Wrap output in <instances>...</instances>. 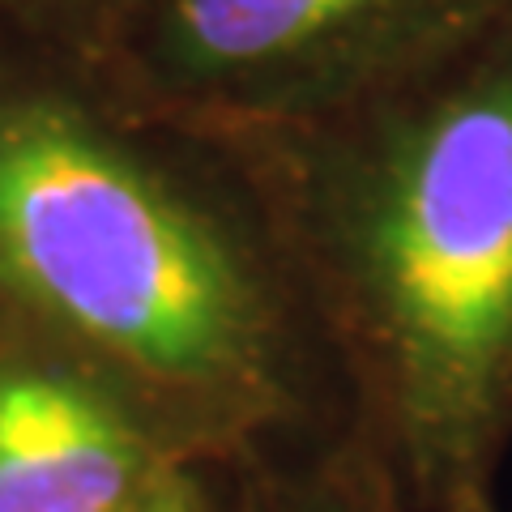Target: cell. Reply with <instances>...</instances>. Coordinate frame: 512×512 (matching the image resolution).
<instances>
[{
    "instance_id": "1",
    "label": "cell",
    "mask_w": 512,
    "mask_h": 512,
    "mask_svg": "<svg viewBox=\"0 0 512 512\" xmlns=\"http://www.w3.org/2000/svg\"><path fill=\"white\" fill-rule=\"evenodd\" d=\"M299 128V244L359 448L495 512L512 444V0Z\"/></svg>"
},
{
    "instance_id": "2",
    "label": "cell",
    "mask_w": 512,
    "mask_h": 512,
    "mask_svg": "<svg viewBox=\"0 0 512 512\" xmlns=\"http://www.w3.org/2000/svg\"><path fill=\"white\" fill-rule=\"evenodd\" d=\"M0 261L201 427L299 402L295 303L244 218L77 124L0 128Z\"/></svg>"
},
{
    "instance_id": "3",
    "label": "cell",
    "mask_w": 512,
    "mask_h": 512,
    "mask_svg": "<svg viewBox=\"0 0 512 512\" xmlns=\"http://www.w3.org/2000/svg\"><path fill=\"white\" fill-rule=\"evenodd\" d=\"M508 0H154L150 56L184 107L291 124L350 99Z\"/></svg>"
},
{
    "instance_id": "4",
    "label": "cell",
    "mask_w": 512,
    "mask_h": 512,
    "mask_svg": "<svg viewBox=\"0 0 512 512\" xmlns=\"http://www.w3.org/2000/svg\"><path fill=\"white\" fill-rule=\"evenodd\" d=\"M171 461L107 397L39 372H0V512H124Z\"/></svg>"
},
{
    "instance_id": "5",
    "label": "cell",
    "mask_w": 512,
    "mask_h": 512,
    "mask_svg": "<svg viewBox=\"0 0 512 512\" xmlns=\"http://www.w3.org/2000/svg\"><path fill=\"white\" fill-rule=\"evenodd\" d=\"M269 512H423V508L410 504L406 495L389 483V474H384L363 448H355L350 470L329 474V483L286 495V500Z\"/></svg>"
},
{
    "instance_id": "6",
    "label": "cell",
    "mask_w": 512,
    "mask_h": 512,
    "mask_svg": "<svg viewBox=\"0 0 512 512\" xmlns=\"http://www.w3.org/2000/svg\"><path fill=\"white\" fill-rule=\"evenodd\" d=\"M124 512H214V500L188 461H171Z\"/></svg>"
},
{
    "instance_id": "7",
    "label": "cell",
    "mask_w": 512,
    "mask_h": 512,
    "mask_svg": "<svg viewBox=\"0 0 512 512\" xmlns=\"http://www.w3.org/2000/svg\"><path fill=\"white\" fill-rule=\"evenodd\" d=\"M495 512H512V444L504 457V474H500V500H495Z\"/></svg>"
}]
</instances>
